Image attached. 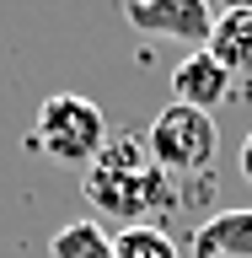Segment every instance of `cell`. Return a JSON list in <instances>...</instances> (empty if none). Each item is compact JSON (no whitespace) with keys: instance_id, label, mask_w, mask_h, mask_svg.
I'll return each instance as SVG.
<instances>
[{"instance_id":"6da1fadb","label":"cell","mask_w":252,"mask_h":258,"mask_svg":"<svg viewBox=\"0 0 252 258\" xmlns=\"http://www.w3.org/2000/svg\"><path fill=\"white\" fill-rule=\"evenodd\" d=\"M86 199H92V210L108 215V221L145 226V215H161V210L177 205V183L150 161L145 145L108 140L97 151V161L86 167Z\"/></svg>"},{"instance_id":"7a4b0ae2","label":"cell","mask_w":252,"mask_h":258,"mask_svg":"<svg viewBox=\"0 0 252 258\" xmlns=\"http://www.w3.org/2000/svg\"><path fill=\"white\" fill-rule=\"evenodd\" d=\"M145 151L166 177H193L215 167V151H220V124L215 113L188 108V102H166V108L150 118V135H145Z\"/></svg>"},{"instance_id":"3957f363","label":"cell","mask_w":252,"mask_h":258,"mask_svg":"<svg viewBox=\"0 0 252 258\" xmlns=\"http://www.w3.org/2000/svg\"><path fill=\"white\" fill-rule=\"evenodd\" d=\"M32 140L43 145L54 161H64V167H92L97 151L108 145V118H102V108H97L92 97L54 92L43 108H38Z\"/></svg>"},{"instance_id":"277c9868","label":"cell","mask_w":252,"mask_h":258,"mask_svg":"<svg viewBox=\"0 0 252 258\" xmlns=\"http://www.w3.org/2000/svg\"><path fill=\"white\" fill-rule=\"evenodd\" d=\"M124 16L145 38H177V43H199V48H209V32H215L209 0H129Z\"/></svg>"},{"instance_id":"5b68a950","label":"cell","mask_w":252,"mask_h":258,"mask_svg":"<svg viewBox=\"0 0 252 258\" xmlns=\"http://www.w3.org/2000/svg\"><path fill=\"white\" fill-rule=\"evenodd\" d=\"M172 102H188V108H204V113H215L231 97V70H225L209 48H199V54H188V59L172 70Z\"/></svg>"},{"instance_id":"8992f818","label":"cell","mask_w":252,"mask_h":258,"mask_svg":"<svg viewBox=\"0 0 252 258\" xmlns=\"http://www.w3.org/2000/svg\"><path fill=\"white\" fill-rule=\"evenodd\" d=\"M193 258H252V210H220L193 226Z\"/></svg>"},{"instance_id":"52a82bcc","label":"cell","mask_w":252,"mask_h":258,"mask_svg":"<svg viewBox=\"0 0 252 258\" xmlns=\"http://www.w3.org/2000/svg\"><path fill=\"white\" fill-rule=\"evenodd\" d=\"M209 54H215L231 76H252V11H220L215 16Z\"/></svg>"},{"instance_id":"ba28073f","label":"cell","mask_w":252,"mask_h":258,"mask_svg":"<svg viewBox=\"0 0 252 258\" xmlns=\"http://www.w3.org/2000/svg\"><path fill=\"white\" fill-rule=\"evenodd\" d=\"M48 258H113V237L97 221H64L48 242Z\"/></svg>"},{"instance_id":"9c48e42d","label":"cell","mask_w":252,"mask_h":258,"mask_svg":"<svg viewBox=\"0 0 252 258\" xmlns=\"http://www.w3.org/2000/svg\"><path fill=\"white\" fill-rule=\"evenodd\" d=\"M113 258H177V242L161 226H124L113 237Z\"/></svg>"},{"instance_id":"30bf717a","label":"cell","mask_w":252,"mask_h":258,"mask_svg":"<svg viewBox=\"0 0 252 258\" xmlns=\"http://www.w3.org/2000/svg\"><path fill=\"white\" fill-rule=\"evenodd\" d=\"M241 177H247V183H252V135H247V140H241Z\"/></svg>"},{"instance_id":"8fae6325","label":"cell","mask_w":252,"mask_h":258,"mask_svg":"<svg viewBox=\"0 0 252 258\" xmlns=\"http://www.w3.org/2000/svg\"><path fill=\"white\" fill-rule=\"evenodd\" d=\"M220 11H252V0H215Z\"/></svg>"}]
</instances>
